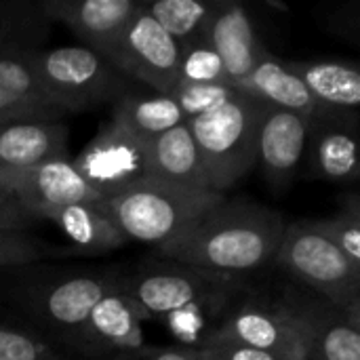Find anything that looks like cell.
<instances>
[{
  "instance_id": "obj_1",
  "label": "cell",
  "mask_w": 360,
  "mask_h": 360,
  "mask_svg": "<svg viewBox=\"0 0 360 360\" xmlns=\"http://www.w3.org/2000/svg\"><path fill=\"white\" fill-rule=\"evenodd\" d=\"M281 213L249 198H221L184 234L156 247L160 259L243 276L276 259L285 234Z\"/></svg>"
},
{
  "instance_id": "obj_2",
  "label": "cell",
  "mask_w": 360,
  "mask_h": 360,
  "mask_svg": "<svg viewBox=\"0 0 360 360\" xmlns=\"http://www.w3.org/2000/svg\"><path fill=\"white\" fill-rule=\"evenodd\" d=\"M264 103L236 93L209 114L186 120L196 143L209 192L226 196L257 167V133Z\"/></svg>"
},
{
  "instance_id": "obj_3",
  "label": "cell",
  "mask_w": 360,
  "mask_h": 360,
  "mask_svg": "<svg viewBox=\"0 0 360 360\" xmlns=\"http://www.w3.org/2000/svg\"><path fill=\"white\" fill-rule=\"evenodd\" d=\"M122 291L137 302L148 319L202 310L221 312L243 295V276L219 274L196 266L160 259L122 276Z\"/></svg>"
},
{
  "instance_id": "obj_4",
  "label": "cell",
  "mask_w": 360,
  "mask_h": 360,
  "mask_svg": "<svg viewBox=\"0 0 360 360\" xmlns=\"http://www.w3.org/2000/svg\"><path fill=\"white\" fill-rule=\"evenodd\" d=\"M221 198V194L209 190L177 188L148 177L129 192L101 198L95 205L116 224L127 240L160 247L184 234Z\"/></svg>"
},
{
  "instance_id": "obj_5",
  "label": "cell",
  "mask_w": 360,
  "mask_h": 360,
  "mask_svg": "<svg viewBox=\"0 0 360 360\" xmlns=\"http://www.w3.org/2000/svg\"><path fill=\"white\" fill-rule=\"evenodd\" d=\"M32 65L46 95L65 114L114 103L120 95L133 89L127 76H122L103 55L86 46L34 51Z\"/></svg>"
},
{
  "instance_id": "obj_6",
  "label": "cell",
  "mask_w": 360,
  "mask_h": 360,
  "mask_svg": "<svg viewBox=\"0 0 360 360\" xmlns=\"http://www.w3.org/2000/svg\"><path fill=\"white\" fill-rule=\"evenodd\" d=\"M274 262L335 308L344 312L360 308V266L327 240L312 221L285 226Z\"/></svg>"
},
{
  "instance_id": "obj_7",
  "label": "cell",
  "mask_w": 360,
  "mask_h": 360,
  "mask_svg": "<svg viewBox=\"0 0 360 360\" xmlns=\"http://www.w3.org/2000/svg\"><path fill=\"white\" fill-rule=\"evenodd\" d=\"M122 272H74L17 289L19 304L51 333L72 344L97 302L122 283Z\"/></svg>"
},
{
  "instance_id": "obj_8",
  "label": "cell",
  "mask_w": 360,
  "mask_h": 360,
  "mask_svg": "<svg viewBox=\"0 0 360 360\" xmlns=\"http://www.w3.org/2000/svg\"><path fill=\"white\" fill-rule=\"evenodd\" d=\"M148 143L129 129L110 120L72 160L84 184L101 198L129 192L150 177Z\"/></svg>"
},
{
  "instance_id": "obj_9",
  "label": "cell",
  "mask_w": 360,
  "mask_h": 360,
  "mask_svg": "<svg viewBox=\"0 0 360 360\" xmlns=\"http://www.w3.org/2000/svg\"><path fill=\"white\" fill-rule=\"evenodd\" d=\"M238 300V297H236ZM232 302L202 342H230L270 352L283 360H306L297 323L283 300Z\"/></svg>"
},
{
  "instance_id": "obj_10",
  "label": "cell",
  "mask_w": 360,
  "mask_h": 360,
  "mask_svg": "<svg viewBox=\"0 0 360 360\" xmlns=\"http://www.w3.org/2000/svg\"><path fill=\"white\" fill-rule=\"evenodd\" d=\"M131 82L171 95L177 82L181 46L146 13L143 2L105 57Z\"/></svg>"
},
{
  "instance_id": "obj_11",
  "label": "cell",
  "mask_w": 360,
  "mask_h": 360,
  "mask_svg": "<svg viewBox=\"0 0 360 360\" xmlns=\"http://www.w3.org/2000/svg\"><path fill=\"white\" fill-rule=\"evenodd\" d=\"M0 190L36 221H44L51 211L68 205L101 200V196L84 184L70 158L49 160L21 171H0Z\"/></svg>"
},
{
  "instance_id": "obj_12",
  "label": "cell",
  "mask_w": 360,
  "mask_h": 360,
  "mask_svg": "<svg viewBox=\"0 0 360 360\" xmlns=\"http://www.w3.org/2000/svg\"><path fill=\"white\" fill-rule=\"evenodd\" d=\"M359 112L321 108L310 120L302 173L312 179L350 184L359 179Z\"/></svg>"
},
{
  "instance_id": "obj_13",
  "label": "cell",
  "mask_w": 360,
  "mask_h": 360,
  "mask_svg": "<svg viewBox=\"0 0 360 360\" xmlns=\"http://www.w3.org/2000/svg\"><path fill=\"white\" fill-rule=\"evenodd\" d=\"M120 285L97 302L72 340L70 346L78 354L110 360L143 346L141 323L148 321V316Z\"/></svg>"
},
{
  "instance_id": "obj_14",
  "label": "cell",
  "mask_w": 360,
  "mask_h": 360,
  "mask_svg": "<svg viewBox=\"0 0 360 360\" xmlns=\"http://www.w3.org/2000/svg\"><path fill=\"white\" fill-rule=\"evenodd\" d=\"M304 340L306 360H360V329H354L344 310L316 293H285Z\"/></svg>"
},
{
  "instance_id": "obj_15",
  "label": "cell",
  "mask_w": 360,
  "mask_h": 360,
  "mask_svg": "<svg viewBox=\"0 0 360 360\" xmlns=\"http://www.w3.org/2000/svg\"><path fill=\"white\" fill-rule=\"evenodd\" d=\"M44 15L72 30L86 49L108 57L135 13L139 0H40Z\"/></svg>"
},
{
  "instance_id": "obj_16",
  "label": "cell",
  "mask_w": 360,
  "mask_h": 360,
  "mask_svg": "<svg viewBox=\"0 0 360 360\" xmlns=\"http://www.w3.org/2000/svg\"><path fill=\"white\" fill-rule=\"evenodd\" d=\"M310 120L304 114L264 105L257 133V165L272 190H287L300 173Z\"/></svg>"
},
{
  "instance_id": "obj_17",
  "label": "cell",
  "mask_w": 360,
  "mask_h": 360,
  "mask_svg": "<svg viewBox=\"0 0 360 360\" xmlns=\"http://www.w3.org/2000/svg\"><path fill=\"white\" fill-rule=\"evenodd\" d=\"M205 42L211 44L221 57L230 84L245 80L253 68L270 53L264 46L249 11L243 4L230 0H219Z\"/></svg>"
},
{
  "instance_id": "obj_18",
  "label": "cell",
  "mask_w": 360,
  "mask_h": 360,
  "mask_svg": "<svg viewBox=\"0 0 360 360\" xmlns=\"http://www.w3.org/2000/svg\"><path fill=\"white\" fill-rule=\"evenodd\" d=\"M68 114L46 95L32 53L0 57V124L27 120H63Z\"/></svg>"
},
{
  "instance_id": "obj_19",
  "label": "cell",
  "mask_w": 360,
  "mask_h": 360,
  "mask_svg": "<svg viewBox=\"0 0 360 360\" xmlns=\"http://www.w3.org/2000/svg\"><path fill=\"white\" fill-rule=\"evenodd\" d=\"M68 158L63 120H27L0 124V171H21Z\"/></svg>"
},
{
  "instance_id": "obj_20",
  "label": "cell",
  "mask_w": 360,
  "mask_h": 360,
  "mask_svg": "<svg viewBox=\"0 0 360 360\" xmlns=\"http://www.w3.org/2000/svg\"><path fill=\"white\" fill-rule=\"evenodd\" d=\"M232 86L238 93L262 101L264 105L304 114L308 118H314L321 110L304 82L289 70L287 61L272 53H268L245 80Z\"/></svg>"
},
{
  "instance_id": "obj_21",
  "label": "cell",
  "mask_w": 360,
  "mask_h": 360,
  "mask_svg": "<svg viewBox=\"0 0 360 360\" xmlns=\"http://www.w3.org/2000/svg\"><path fill=\"white\" fill-rule=\"evenodd\" d=\"M148 171L152 179L188 190H209L200 156L186 122L148 143Z\"/></svg>"
},
{
  "instance_id": "obj_22",
  "label": "cell",
  "mask_w": 360,
  "mask_h": 360,
  "mask_svg": "<svg viewBox=\"0 0 360 360\" xmlns=\"http://www.w3.org/2000/svg\"><path fill=\"white\" fill-rule=\"evenodd\" d=\"M287 65L304 82L321 108L359 112L360 68L356 61L321 59L287 61Z\"/></svg>"
},
{
  "instance_id": "obj_23",
  "label": "cell",
  "mask_w": 360,
  "mask_h": 360,
  "mask_svg": "<svg viewBox=\"0 0 360 360\" xmlns=\"http://www.w3.org/2000/svg\"><path fill=\"white\" fill-rule=\"evenodd\" d=\"M44 221L55 224L68 236L70 249L76 255H103L129 243L95 202H78L55 209L44 217Z\"/></svg>"
},
{
  "instance_id": "obj_24",
  "label": "cell",
  "mask_w": 360,
  "mask_h": 360,
  "mask_svg": "<svg viewBox=\"0 0 360 360\" xmlns=\"http://www.w3.org/2000/svg\"><path fill=\"white\" fill-rule=\"evenodd\" d=\"M112 120L146 141H152L154 137L186 122L179 105L171 95H162V93L148 95L135 89L127 91L114 101Z\"/></svg>"
},
{
  "instance_id": "obj_25",
  "label": "cell",
  "mask_w": 360,
  "mask_h": 360,
  "mask_svg": "<svg viewBox=\"0 0 360 360\" xmlns=\"http://www.w3.org/2000/svg\"><path fill=\"white\" fill-rule=\"evenodd\" d=\"M49 32L40 0H0V57L40 51Z\"/></svg>"
},
{
  "instance_id": "obj_26",
  "label": "cell",
  "mask_w": 360,
  "mask_h": 360,
  "mask_svg": "<svg viewBox=\"0 0 360 360\" xmlns=\"http://www.w3.org/2000/svg\"><path fill=\"white\" fill-rule=\"evenodd\" d=\"M219 0H152L146 13L184 49L202 42L217 13Z\"/></svg>"
},
{
  "instance_id": "obj_27",
  "label": "cell",
  "mask_w": 360,
  "mask_h": 360,
  "mask_svg": "<svg viewBox=\"0 0 360 360\" xmlns=\"http://www.w3.org/2000/svg\"><path fill=\"white\" fill-rule=\"evenodd\" d=\"M68 255L76 253L70 247L51 245L27 230H0V268H23Z\"/></svg>"
},
{
  "instance_id": "obj_28",
  "label": "cell",
  "mask_w": 360,
  "mask_h": 360,
  "mask_svg": "<svg viewBox=\"0 0 360 360\" xmlns=\"http://www.w3.org/2000/svg\"><path fill=\"white\" fill-rule=\"evenodd\" d=\"M312 224L348 259L360 266V200L354 190L340 198V211L335 215Z\"/></svg>"
},
{
  "instance_id": "obj_29",
  "label": "cell",
  "mask_w": 360,
  "mask_h": 360,
  "mask_svg": "<svg viewBox=\"0 0 360 360\" xmlns=\"http://www.w3.org/2000/svg\"><path fill=\"white\" fill-rule=\"evenodd\" d=\"M217 82H230V80L224 61L215 53V49L205 40L184 46L175 84H217Z\"/></svg>"
},
{
  "instance_id": "obj_30",
  "label": "cell",
  "mask_w": 360,
  "mask_h": 360,
  "mask_svg": "<svg viewBox=\"0 0 360 360\" xmlns=\"http://www.w3.org/2000/svg\"><path fill=\"white\" fill-rule=\"evenodd\" d=\"M238 91L230 82H217V84H175L171 91V97L179 105L184 120L198 118L202 114L213 112L215 108L230 101Z\"/></svg>"
},
{
  "instance_id": "obj_31",
  "label": "cell",
  "mask_w": 360,
  "mask_h": 360,
  "mask_svg": "<svg viewBox=\"0 0 360 360\" xmlns=\"http://www.w3.org/2000/svg\"><path fill=\"white\" fill-rule=\"evenodd\" d=\"M0 360H70L40 335L0 323Z\"/></svg>"
},
{
  "instance_id": "obj_32",
  "label": "cell",
  "mask_w": 360,
  "mask_h": 360,
  "mask_svg": "<svg viewBox=\"0 0 360 360\" xmlns=\"http://www.w3.org/2000/svg\"><path fill=\"white\" fill-rule=\"evenodd\" d=\"M359 2L352 0L348 4H340L335 8H327L323 17H316L323 30L333 36H340L348 42H360V11Z\"/></svg>"
},
{
  "instance_id": "obj_33",
  "label": "cell",
  "mask_w": 360,
  "mask_h": 360,
  "mask_svg": "<svg viewBox=\"0 0 360 360\" xmlns=\"http://www.w3.org/2000/svg\"><path fill=\"white\" fill-rule=\"evenodd\" d=\"M196 348L200 360H283L270 352L230 342H202Z\"/></svg>"
},
{
  "instance_id": "obj_34",
  "label": "cell",
  "mask_w": 360,
  "mask_h": 360,
  "mask_svg": "<svg viewBox=\"0 0 360 360\" xmlns=\"http://www.w3.org/2000/svg\"><path fill=\"white\" fill-rule=\"evenodd\" d=\"M118 360H200L196 346H141L133 352L114 356Z\"/></svg>"
},
{
  "instance_id": "obj_35",
  "label": "cell",
  "mask_w": 360,
  "mask_h": 360,
  "mask_svg": "<svg viewBox=\"0 0 360 360\" xmlns=\"http://www.w3.org/2000/svg\"><path fill=\"white\" fill-rule=\"evenodd\" d=\"M38 224L4 190H0V230H27Z\"/></svg>"
},
{
  "instance_id": "obj_36",
  "label": "cell",
  "mask_w": 360,
  "mask_h": 360,
  "mask_svg": "<svg viewBox=\"0 0 360 360\" xmlns=\"http://www.w3.org/2000/svg\"><path fill=\"white\" fill-rule=\"evenodd\" d=\"M110 360H118V359H110Z\"/></svg>"
}]
</instances>
